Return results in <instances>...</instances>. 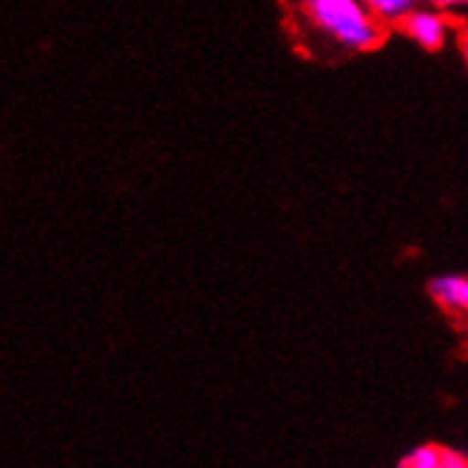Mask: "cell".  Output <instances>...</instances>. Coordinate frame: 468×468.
<instances>
[{
    "label": "cell",
    "instance_id": "6da1fadb",
    "mask_svg": "<svg viewBox=\"0 0 468 468\" xmlns=\"http://www.w3.org/2000/svg\"><path fill=\"white\" fill-rule=\"evenodd\" d=\"M298 15L318 40L346 54L372 51L387 37V26L364 0H298Z\"/></svg>",
    "mask_w": 468,
    "mask_h": 468
},
{
    "label": "cell",
    "instance_id": "7a4b0ae2",
    "mask_svg": "<svg viewBox=\"0 0 468 468\" xmlns=\"http://www.w3.org/2000/svg\"><path fill=\"white\" fill-rule=\"evenodd\" d=\"M452 23L454 20L446 12H440L431 4H420L398 23V29L415 46H420L426 51H437V48H443L449 43Z\"/></svg>",
    "mask_w": 468,
    "mask_h": 468
},
{
    "label": "cell",
    "instance_id": "3957f363",
    "mask_svg": "<svg viewBox=\"0 0 468 468\" xmlns=\"http://www.w3.org/2000/svg\"><path fill=\"white\" fill-rule=\"evenodd\" d=\"M429 295L440 310H446L457 318H468V275L463 272L434 275L429 282Z\"/></svg>",
    "mask_w": 468,
    "mask_h": 468
},
{
    "label": "cell",
    "instance_id": "277c9868",
    "mask_svg": "<svg viewBox=\"0 0 468 468\" xmlns=\"http://www.w3.org/2000/svg\"><path fill=\"white\" fill-rule=\"evenodd\" d=\"M364 4L383 26H398L411 9L426 4V0H364Z\"/></svg>",
    "mask_w": 468,
    "mask_h": 468
},
{
    "label": "cell",
    "instance_id": "5b68a950",
    "mask_svg": "<svg viewBox=\"0 0 468 468\" xmlns=\"http://www.w3.org/2000/svg\"><path fill=\"white\" fill-rule=\"evenodd\" d=\"M437 454L440 446H418L400 460V468H437Z\"/></svg>",
    "mask_w": 468,
    "mask_h": 468
},
{
    "label": "cell",
    "instance_id": "8992f818",
    "mask_svg": "<svg viewBox=\"0 0 468 468\" xmlns=\"http://www.w3.org/2000/svg\"><path fill=\"white\" fill-rule=\"evenodd\" d=\"M426 4L446 12L452 20H468V0H426Z\"/></svg>",
    "mask_w": 468,
    "mask_h": 468
},
{
    "label": "cell",
    "instance_id": "52a82bcc",
    "mask_svg": "<svg viewBox=\"0 0 468 468\" xmlns=\"http://www.w3.org/2000/svg\"><path fill=\"white\" fill-rule=\"evenodd\" d=\"M437 468H468V457L457 449H440Z\"/></svg>",
    "mask_w": 468,
    "mask_h": 468
},
{
    "label": "cell",
    "instance_id": "ba28073f",
    "mask_svg": "<svg viewBox=\"0 0 468 468\" xmlns=\"http://www.w3.org/2000/svg\"><path fill=\"white\" fill-rule=\"evenodd\" d=\"M460 51H463V60H465V66H468V29L460 35Z\"/></svg>",
    "mask_w": 468,
    "mask_h": 468
}]
</instances>
